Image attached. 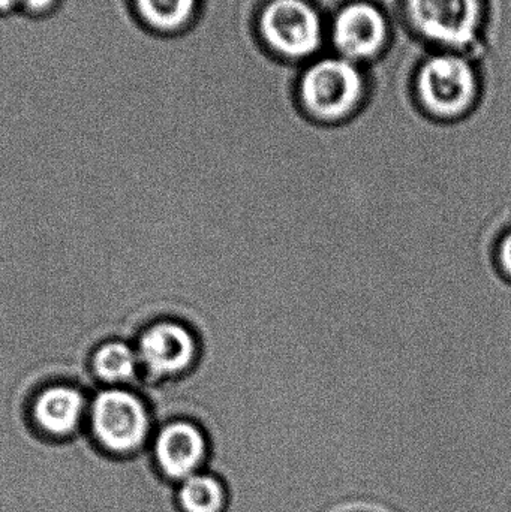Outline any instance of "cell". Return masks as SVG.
Here are the masks:
<instances>
[{
    "mask_svg": "<svg viewBox=\"0 0 511 512\" xmlns=\"http://www.w3.org/2000/svg\"><path fill=\"white\" fill-rule=\"evenodd\" d=\"M366 83L357 63L326 57L312 63L299 81L296 105L300 113L321 126H339L365 108Z\"/></svg>",
    "mask_w": 511,
    "mask_h": 512,
    "instance_id": "cell-1",
    "label": "cell"
},
{
    "mask_svg": "<svg viewBox=\"0 0 511 512\" xmlns=\"http://www.w3.org/2000/svg\"><path fill=\"white\" fill-rule=\"evenodd\" d=\"M414 104L435 122L471 116L480 105V84L470 60L456 51L428 57L414 81Z\"/></svg>",
    "mask_w": 511,
    "mask_h": 512,
    "instance_id": "cell-2",
    "label": "cell"
},
{
    "mask_svg": "<svg viewBox=\"0 0 511 512\" xmlns=\"http://www.w3.org/2000/svg\"><path fill=\"white\" fill-rule=\"evenodd\" d=\"M90 430L96 445L111 457H126L143 450L150 433L144 403L125 390L102 391L90 406Z\"/></svg>",
    "mask_w": 511,
    "mask_h": 512,
    "instance_id": "cell-3",
    "label": "cell"
},
{
    "mask_svg": "<svg viewBox=\"0 0 511 512\" xmlns=\"http://www.w3.org/2000/svg\"><path fill=\"white\" fill-rule=\"evenodd\" d=\"M261 38L279 56H312L323 42V21L306 0H270L258 20Z\"/></svg>",
    "mask_w": 511,
    "mask_h": 512,
    "instance_id": "cell-4",
    "label": "cell"
},
{
    "mask_svg": "<svg viewBox=\"0 0 511 512\" xmlns=\"http://www.w3.org/2000/svg\"><path fill=\"white\" fill-rule=\"evenodd\" d=\"M408 20L434 44L462 50L477 41L483 21L480 0H405Z\"/></svg>",
    "mask_w": 511,
    "mask_h": 512,
    "instance_id": "cell-5",
    "label": "cell"
},
{
    "mask_svg": "<svg viewBox=\"0 0 511 512\" xmlns=\"http://www.w3.org/2000/svg\"><path fill=\"white\" fill-rule=\"evenodd\" d=\"M330 33L338 56L359 65L384 50L389 39V23L374 3L351 2L339 9Z\"/></svg>",
    "mask_w": 511,
    "mask_h": 512,
    "instance_id": "cell-6",
    "label": "cell"
},
{
    "mask_svg": "<svg viewBox=\"0 0 511 512\" xmlns=\"http://www.w3.org/2000/svg\"><path fill=\"white\" fill-rule=\"evenodd\" d=\"M207 456L209 439L203 427L189 420L165 424L153 441V465L171 483H180L201 472Z\"/></svg>",
    "mask_w": 511,
    "mask_h": 512,
    "instance_id": "cell-7",
    "label": "cell"
},
{
    "mask_svg": "<svg viewBox=\"0 0 511 512\" xmlns=\"http://www.w3.org/2000/svg\"><path fill=\"white\" fill-rule=\"evenodd\" d=\"M137 355L152 375L174 376L197 363L201 346L194 331L185 325L162 322L141 336Z\"/></svg>",
    "mask_w": 511,
    "mask_h": 512,
    "instance_id": "cell-8",
    "label": "cell"
},
{
    "mask_svg": "<svg viewBox=\"0 0 511 512\" xmlns=\"http://www.w3.org/2000/svg\"><path fill=\"white\" fill-rule=\"evenodd\" d=\"M86 400L71 387H51L36 397L33 421L36 427L53 439L74 435L83 421Z\"/></svg>",
    "mask_w": 511,
    "mask_h": 512,
    "instance_id": "cell-9",
    "label": "cell"
},
{
    "mask_svg": "<svg viewBox=\"0 0 511 512\" xmlns=\"http://www.w3.org/2000/svg\"><path fill=\"white\" fill-rule=\"evenodd\" d=\"M134 12L147 29L177 33L186 29L197 14L198 0H131Z\"/></svg>",
    "mask_w": 511,
    "mask_h": 512,
    "instance_id": "cell-10",
    "label": "cell"
},
{
    "mask_svg": "<svg viewBox=\"0 0 511 512\" xmlns=\"http://www.w3.org/2000/svg\"><path fill=\"white\" fill-rule=\"evenodd\" d=\"M227 502V489L222 481L206 472L180 481L176 490V505L180 512H224Z\"/></svg>",
    "mask_w": 511,
    "mask_h": 512,
    "instance_id": "cell-11",
    "label": "cell"
},
{
    "mask_svg": "<svg viewBox=\"0 0 511 512\" xmlns=\"http://www.w3.org/2000/svg\"><path fill=\"white\" fill-rule=\"evenodd\" d=\"M138 355L120 342L105 343L93 357V370L102 381L116 384L129 381L137 370Z\"/></svg>",
    "mask_w": 511,
    "mask_h": 512,
    "instance_id": "cell-12",
    "label": "cell"
},
{
    "mask_svg": "<svg viewBox=\"0 0 511 512\" xmlns=\"http://www.w3.org/2000/svg\"><path fill=\"white\" fill-rule=\"evenodd\" d=\"M495 265L501 276L511 283V230L504 233L498 240L497 249H495Z\"/></svg>",
    "mask_w": 511,
    "mask_h": 512,
    "instance_id": "cell-13",
    "label": "cell"
},
{
    "mask_svg": "<svg viewBox=\"0 0 511 512\" xmlns=\"http://www.w3.org/2000/svg\"><path fill=\"white\" fill-rule=\"evenodd\" d=\"M59 0H20V8L33 17H44L53 12Z\"/></svg>",
    "mask_w": 511,
    "mask_h": 512,
    "instance_id": "cell-14",
    "label": "cell"
},
{
    "mask_svg": "<svg viewBox=\"0 0 511 512\" xmlns=\"http://www.w3.org/2000/svg\"><path fill=\"white\" fill-rule=\"evenodd\" d=\"M17 6H20V0H0V14L12 11Z\"/></svg>",
    "mask_w": 511,
    "mask_h": 512,
    "instance_id": "cell-15",
    "label": "cell"
}]
</instances>
